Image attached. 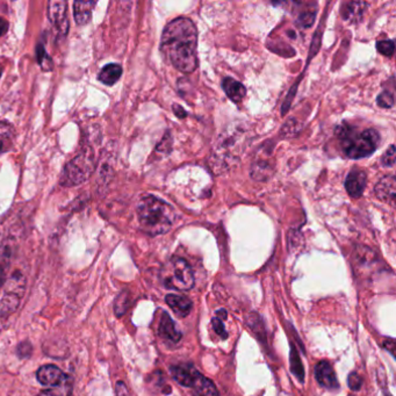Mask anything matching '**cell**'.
I'll list each match as a JSON object with an SVG mask.
<instances>
[{
  "label": "cell",
  "instance_id": "obj_1",
  "mask_svg": "<svg viewBox=\"0 0 396 396\" xmlns=\"http://www.w3.org/2000/svg\"><path fill=\"white\" fill-rule=\"evenodd\" d=\"M161 50L174 68L191 73L198 67V32L193 21L178 18L163 32Z\"/></svg>",
  "mask_w": 396,
  "mask_h": 396
},
{
  "label": "cell",
  "instance_id": "obj_2",
  "mask_svg": "<svg viewBox=\"0 0 396 396\" xmlns=\"http://www.w3.org/2000/svg\"><path fill=\"white\" fill-rule=\"evenodd\" d=\"M137 218L141 229L145 234L159 236L170 231L177 214L165 201L154 196H145L137 205Z\"/></svg>",
  "mask_w": 396,
  "mask_h": 396
},
{
  "label": "cell",
  "instance_id": "obj_3",
  "mask_svg": "<svg viewBox=\"0 0 396 396\" xmlns=\"http://www.w3.org/2000/svg\"><path fill=\"white\" fill-rule=\"evenodd\" d=\"M340 147L347 157L352 159H365L377 150L380 135L374 129L359 132L351 126L343 125L337 129Z\"/></svg>",
  "mask_w": 396,
  "mask_h": 396
},
{
  "label": "cell",
  "instance_id": "obj_4",
  "mask_svg": "<svg viewBox=\"0 0 396 396\" xmlns=\"http://www.w3.org/2000/svg\"><path fill=\"white\" fill-rule=\"evenodd\" d=\"M161 280L166 288L176 291H189L196 281L191 265L180 257H172L163 266Z\"/></svg>",
  "mask_w": 396,
  "mask_h": 396
},
{
  "label": "cell",
  "instance_id": "obj_5",
  "mask_svg": "<svg viewBox=\"0 0 396 396\" xmlns=\"http://www.w3.org/2000/svg\"><path fill=\"white\" fill-rule=\"evenodd\" d=\"M95 166L93 151L91 150L90 148L80 151L75 159L65 165L60 177V184L68 187L83 184L84 181H86L93 174Z\"/></svg>",
  "mask_w": 396,
  "mask_h": 396
},
{
  "label": "cell",
  "instance_id": "obj_6",
  "mask_svg": "<svg viewBox=\"0 0 396 396\" xmlns=\"http://www.w3.org/2000/svg\"><path fill=\"white\" fill-rule=\"evenodd\" d=\"M26 290V277L19 271L13 272L5 283L4 295L0 302V318L5 321L20 306Z\"/></svg>",
  "mask_w": 396,
  "mask_h": 396
},
{
  "label": "cell",
  "instance_id": "obj_7",
  "mask_svg": "<svg viewBox=\"0 0 396 396\" xmlns=\"http://www.w3.org/2000/svg\"><path fill=\"white\" fill-rule=\"evenodd\" d=\"M50 23L60 36H65L69 32L68 4L63 0H53L48 4Z\"/></svg>",
  "mask_w": 396,
  "mask_h": 396
},
{
  "label": "cell",
  "instance_id": "obj_8",
  "mask_svg": "<svg viewBox=\"0 0 396 396\" xmlns=\"http://www.w3.org/2000/svg\"><path fill=\"white\" fill-rule=\"evenodd\" d=\"M315 377L318 385L327 389L338 388V380L331 364L328 362H320L315 367Z\"/></svg>",
  "mask_w": 396,
  "mask_h": 396
},
{
  "label": "cell",
  "instance_id": "obj_9",
  "mask_svg": "<svg viewBox=\"0 0 396 396\" xmlns=\"http://www.w3.org/2000/svg\"><path fill=\"white\" fill-rule=\"evenodd\" d=\"M171 374L174 377V380L185 387H192L193 384L199 375V372L196 367L191 364H179L174 365L170 369Z\"/></svg>",
  "mask_w": 396,
  "mask_h": 396
},
{
  "label": "cell",
  "instance_id": "obj_10",
  "mask_svg": "<svg viewBox=\"0 0 396 396\" xmlns=\"http://www.w3.org/2000/svg\"><path fill=\"white\" fill-rule=\"evenodd\" d=\"M159 334L163 340L169 342V343H178V342H180L181 337H183L174 320L165 312L162 314V318L159 322Z\"/></svg>",
  "mask_w": 396,
  "mask_h": 396
},
{
  "label": "cell",
  "instance_id": "obj_11",
  "mask_svg": "<svg viewBox=\"0 0 396 396\" xmlns=\"http://www.w3.org/2000/svg\"><path fill=\"white\" fill-rule=\"evenodd\" d=\"M38 380L41 385L55 387L65 382V374L55 365H45L38 371Z\"/></svg>",
  "mask_w": 396,
  "mask_h": 396
},
{
  "label": "cell",
  "instance_id": "obj_12",
  "mask_svg": "<svg viewBox=\"0 0 396 396\" xmlns=\"http://www.w3.org/2000/svg\"><path fill=\"white\" fill-rule=\"evenodd\" d=\"M366 174L362 170H353L347 174L345 189L349 196L352 198H359L366 187Z\"/></svg>",
  "mask_w": 396,
  "mask_h": 396
},
{
  "label": "cell",
  "instance_id": "obj_13",
  "mask_svg": "<svg viewBox=\"0 0 396 396\" xmlns=\"http://www.w3.org/2000/svg\"><path fill=\"white\" fill-rule=\"evenodd\" d=\"M395 177L387 176V177L382 178L379 180V183L374 187V192H375L377 199L393 205L395 200Z\"/></svg>",
  "mask_w": 396,
  "mask_h": 396
},
{
  "label": "cell",
  "instance_id": "obj_14",
  "mask_svg": "<svg viewBox=\"0 0 396 396\" xmlns=\"http://www.w3.org/2000/svg\"><path fill=\"white\" fill-rule=\"evenodd\" d=\"M165 301L167 306L170 307L174 314H177L179 317L187 316L192 310V301L184 295H166Z\"/></svg>",
  "mask_w": 396,
  "mask_h": 396
},
{
  "label": "cell",
  "instance_id": "obj_15",
  "mask_svg": "<svg viewBox=\"0 0 396 396\" xmlns=\"http://www.w3.org/2000/svg\"><path fill=\"white\" fill-rule=\"evenodd\" d=\"M194 396H220L216 384L202 374H199L192 386Z\"/></svg>",
  "mask_w": 396,
  "mask_h": 396
},
{
  "label": "cell",
  "instance_id": "obj_16",
  "mask_svg": "<svg viewBox=\"0 0 396 396\" xmlns=\"http://www.w3.org/2000/svg\"><path fill=\"white\" fill-rule=\"evenodd\" d=\"M222 89L226 92V95H228V98L236 104L241 102L242 99L246 97V89L244 85L237 80H233V78H226L223 80Z\"/></svg>",
  "mask_w": 396,
  "mask_h": 396
},
{
  "label": "cell",
  "instance_id": "obj_17",
  "mask_svg": "<svg viewBox=\"0 0 396 396\" xmlns=\"http://www.w3.org/2000/svg\"><path fill=\"white\" fill-rule=\"evenodd\" d=\"M97 3L95 1H75L73 4V15L75 23L78 25H86L92 16V11Z\"/></svg>",
  "mask_w": 396,
  "mask_h": 396
},
{
  "label": "cell",
  "instance_id": "obj_18",
  "mask_svg": "<svg viewBox=\"0 0 396 396\" xmlns=\"http://www.w3.org/2000/svg\"><path fill=\"white\" fill-rule=\"evenodd\" d=\"M122 75V68L119 65H106L99 73V80L106 85H113L120 80Z\"/></svg>",
  "mask_w": 396,
  "mask_h": 396
},
{
  "label": "cell",
  "instance_id": "obj_19",
  "mask_svg": "<svg viewBox=\"0 0 396 396\" xmlns=\"http://www.w3.org/2000/svg\"><path fill=\"white\" fill-rule=\"evenodd\" d=\"M14 140V129L8 122L0 121V154L11 149Z\"/></svg>",
  "mask_w": 396,
  "mask_h": 396
},
{
  "label": "cell",
  "instance_id": "obj_20",
  "mask_svg": "<svg viewBox=\"0 0 396 396\" xmlns=\"http://www.w3.org/2000/svg\"><path fill=\"white\" fill-rule=\"evenodd\" d=\"M366 8V3H347L343 8V18L350 23H356L362 18L364 10Z\"/></svg>",
  "mask_w": 396,
  "mask_h": 396
},
{
  "label": "cell",
  "instance_id": "obj_21",
  "mask_svg": "<svg viewBox=\"0 0 396 396\" xmlns=\"http://www.w3.org/2000/svg\"><path fill=\"white\" fill-rule=\"evenodd\" d=\"M290 362H291L292 373L298 377L299 382H305V370L302 365L301 359L296 351V347L291 345V355H290Z\"/></svg>",
  "mask_w": 396,
  "mask_h": 396
},
{
  "label": "cell",
  "instance_id": "obj_22",
  "mask_svg": "<svg viewBox=\"0 0 396 396\" xmlns=\"http://www.w3.org/2000/svg\"><path fill=\"white\" fill-rule=\"evenodd\" d=\"M226 318V312L224 310H218L216 313V316L211 320V325H213V329L216 330V334L219 335L222 340H226L228 337V332H226V327H224V323L223 321Z\"/></svg>",
  "mask_w": 396,
  "mask_h": 396
},
{
  "label": "cell",
  "instance_id": "obj_23",
  "mask_svg": "<svg viewBox=\"0 0 396 396\" xmlns=\"http://www.w3.org/2000/svg\"><path fill=\"white\" fill-rule=\"evenodd\" d=\"M129 306H130V294H129V292H121L117 300H115V303H114L115 314H117V316H122L127 312Z\"/></svg>",
  "mask_w": 396,
  "mask_h": 396
},
{
  "label": "cell",
  "instance_id": "obj_24",
  "mask_svg": "<svg viewBox=\"0 0 396 396\" xmlns=\"http://www.w3.org/2000/svg\"><path fill=\"white\" fill-rule=\"evenodd\" d=\"M377 49L384 56L392 57L394 55V51H395V45H394V42L392 40L379 41L377 43Z\"/></svg>",
  "mask_w": 396,
  "mask_h": 396
},
{
  "label": "cell",
  "instance_id": "obj_25",
  "mask_svg": "<svg viewBox=\"0 0 396 396\" xmlns=\"http://www.w3.org/2000/svg\"><path fill=\"white\" fill-rule=\"evenodd\" d=\"M377 102L382 108H391L394 106V93L389 91L382 92V95L377 97Z\"/></svg>",
  "mask_w": 396,
  "mask_h": 396
},
{
  "label": "cell",
  "instance_id": "obj_26",
  "mask_svg": "<svg viewBox=\"0 0 396 396\" xmlns=\"http://www.w3.org/2000/svg\"><path fill=\"white\" fill-rule=\"evenodd\" d=\"M36 57H38V62L42 68L45 69V70H50L51 69V65H48V62H49L50 65H51V62H50L49 57H47L45 48H43V45L41 43L38 45V48H36Z\"/></svg>",
  "mask_w": 396,
  "mask_h": 396
},
{
  "label": "cell",
  "instance_id": "obj_27",
  "mask_svg": "<svg viewBox=\"0 0 396 396\" xmlns=\"http://www.w3.org/2000/svg\"><path fill=\"white\" fill-rule=\"evenodd\" d=\"M347 385L353 392H358L359 389L362 388V377L356 372H352L347 377Z\"/></svg>",
  "mask_w": 396,
  "mask_h": 396
},
{
  "label": "cell",
  "instance_id": "obj_28",
  "mask_svg": "<svg viewBox=\"0 0 396 396\" xmlns=\"http://www.w3.org/2000/svg\"><path fill=\"white\" fill-rule=\"evenodd\" d=\"M382 162L387 167L395 164V147L394 145H391L388 150L386 151L385 155L382 156Z\"/></svg>",
  "mask_w": 396,
  "mask_h": 396
},
{
  "label": "cell",
  "instance_id": "obj_29",
  "mask_svg": "<svg viewBox=\"0 0 396 396\" xmlns=\"http://www.w3.org/2000/svg\"><path fill=\"white\" fill-rule=\"evenodd\" d=\"M16 353L19 356L20 358H27L32 355V345L28 342H23V343L20 344L18 347V350H16Z\"/></svg>",
  "mask_w": 396,
  "mask_h": 396
},
{
  "label": "cell",
  "instance_id": "obj_30",
  "mask_svg": "<svg viewBox=\"0 0 396 396\" xmlns=\"http://www.w3.org/2000/svg\"><path fill=\"white\" fill-rule=\"evenodd\" d=\"M314 16H315V15L312 14V13H306V14L300 15L299 23H301L303 27L312 26V23H314Z\"/></svg>",
  "mask_w": 396,
  "mask_h": 396
},
{
  "label": "cell",
  "instance_id": "obj_31",
  "mask_svg": "<svg viewBox=\"0 0 396 396\" xmlns=\"http://www.w3.org/2000/svg\"><path fill=\"white\" fill-rule=\"evenodd\" d=\"M115 392H117V396H130L128 388H127V386L125 385V382H117Z\"/></svg>",
  "mask_w": 396,
  "mask_h": 396
},
{
  "label": "cell",
  "instance_id": "obj_32",
  "mask_svg": "<svg viewBox=\"0 0 396 396\" xmlns=\"http://www.w3.org/2000/svg\"><path fill=\"white\" fill-rule=\"evenodd\" d=\"M384 347H385L386 350H388L391 352V355L394 356V349H395V342L393 338H387L384 343Z\"/></svg>",
  "mask_w": 396,
  "mask_h": 396
},
{
  "label": "cell",
  "instance_id": "obj_33",
  "mask_svg": "<svg viewBox=\"0 0 396 396\" xmlns=\"http://www.w3.org/2000/svg\"><path fill=\"white\" fill-rule=\"evenodd\" d=\"M8 30V23L4 18L0 16V38Z\"/></svg>",
  "mask_w": 396,
  "mask_h": 396
},
{
  "label": "cell",
  "instance_id": "obj_34",
  "mask_svg": "<svg viewBox=\"0 0 396 396\" xmlns=\"http://www.w3.org/2000/svg\"><path fill=\"white\" fill-rule=\"evenodd\" d=\"M174 112L178 117H185L186 112L183 107L179 105H174Z\"/></svg>",
  "mask_w": 396,
  "mask_h": 396
},
{
  "label": "cell",
  "instance_id": "obj_35",
  "mask_svg": "<svg viewBox=\"0 0 396 396\" xmlns=\"http://www.w3.org/2000/svg\"><path fill=\"white\" fill-rule=\"evenodd\" d=\"M6 268L5 266H0V287L3 285V280L5 278V272H6Z\"/></svg>",
  "mask_w": 396,
  "mask_h": 396
},
{
  "label": "cell",
  "instance_id": "obj_36",
  "mask_svg": "<svg viewBox=\"0 0 396 396\" xmlns=\"http://www.w3.org/2000/svg\"><path fill=\"white\" fill-rule=\"evenodd\" d=\"M38 396H60L57 394V393L53 392V391H45L42 392Z\"/></svg>",
  "mask_w": 396,
  "mask_h": 396
},
{
  "label": "cell",
  "instance_id": "obj_37",
  "mask_svg": "<svg viewBox=\"0 0 396 396\" xmlns=\"http://www.w3.org/2000/svg\"><path fill=\"white\" fill-rule=\"evenodd\" d=\"M1 72H3V68H1V65H0V77H1Z\"/></svg>",
  "mask_w": 396,
  "mask_h": 396
},
{
  "label": "cell",
  "instance_id": "obj_38",
  "mask_svg": "<svg viewBox=\"0 0 396 396\" xmlns=\"http://www.w3.org/2000/svg\"><path fill=\"white\" fill-rule=\"evenodd\" d=\"M385 396H392V395H391V394H389V393H386Z\"/></svg>",
  "mask_w": 396,
  "mask_h": 396
}]
</instances>
